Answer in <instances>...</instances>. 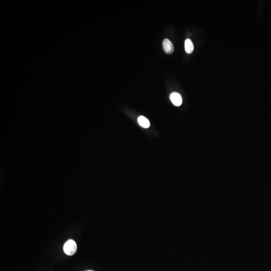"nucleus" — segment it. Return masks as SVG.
Returning <instances> with one entry per match:
<instances>
[{
    "label": "nucleus",
    "instance_id": "1",
    "mask_svg": "<svg viewBox=\"0 0 271 271\" xmlns=\"http://www.w3.org/2000/svg\"><path fill=\"white\" fill-rule=\"evenodd\" d=\"M63 251L65 254L68 256H72L77 251V245L73 240H68L65 242L63 246Z\"/></svg>",
    "mask_w": 271,
    "mask_h": 271
},
{
    "label": "nucleus",
    "instance_id": "2",
    "mask_svg": "<svg viewBox=\"0 0 271 271\" xmlns=\"http://www.w3.org/2000/svg\"><path fill=\"white\" fill-rule=\"evenodd\" d=\"M163 48L165 52L167 54H171L174 51L173 45L168 39H165L163 41Z\"/></svg>",
    "mask_w": 271,
    "mask_h": 271
},
{
    "label": "nucleus",
    "instance_id": "3",
    "mask_svg": "<svg viewBox=\"0 0 271 271\" xmlns=\"http://www.w3.org/2000/svg\"><path fill=\"white\" fill-rule=\"evenodd\" d=\"M170 99L174 105L179 107L181 105L182 103V99L181 96L179 93H173L170 96Z\"/></svg>",
    "mask_w": 271,
    "mask_h": 271
},
{
    "label": "nucleus",
    "instance_id": "4",
    "mask_svg": "<svg viewBox=\"0 0 271 271\" xmlns=\"http://www.w3.org/2000/svg\"><path fill=\"white\" fill-rule=\"evenodd\" d=\"M185 50L188 54H190L193 51V44L190 39H187L185 41Z\"/></svg>",
    "mask_w": 271,
    "mask_h": 271
},
{
    "label": "nucleus",
    "instance_id": "5",
    "mask_svg": "<svg viewBox=\"0 0 271 271\" xmlns=\"http://www.w3.org/2000/svg\"><path fill=\"white\" fill-rule=\"evenodd\" d=\"M138 122L140 125L144 128H148L150 127V124L149 120L145 118V116H140L138 119Z\"/></svg>",
    "mask_w": 271,
    "mask_h": 271
},
{
    "label": "nucleus",
    "instance_id": "6",
    "mask_svg": "<svg viewBox=\"0 0 271 271\" xmlns=\"http://www.w3.org/2000/svg\"><path fill=\"white\" fill-rule=\"evenodd\" d=\"M93 271V270H88V271Z\"/></svg>",
    "mask_w": 271,
    "mask_h": 271
}]
</instances>
